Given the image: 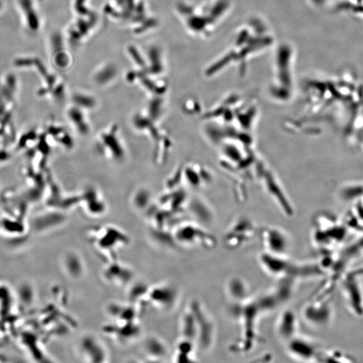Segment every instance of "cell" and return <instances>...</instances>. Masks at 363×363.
<instances>
[{
    "mask_svg": "<svg viewBox=\"0 0 363 363\" xmlns=\"http://www.w3.org/2000/svg\"><path fill=\"white\" fill-rule=\"evenodd\" d=\"M258 231L251 223L239 221L231 228L224 237V245L229 249H236L251 241Z\"/></svg>",
    "mask_w": 363,
    "mask_h": 363,
    "instance_id": "5b68a950",
    "label": "cell"
},
{
    "mask_svg": "<svg viewBox=\"0 0 363 363\" xmlns=\"http://www.w3.org/2000/svg\"><path fill=\"white\" fill-rule=\"evenodd\" d=\"M287 350L290 356L304 361L319 362L322 352L316 343L298 335L288 341Z\"/></svg>",
    "mask_w": 363,
    "mask_h": 363,
    "instance_id": "277c9868",
    "label": "cell"
},
{
    "mask_svg": "<svg viewBox=\"0 0 363 363\" xmlns=\"http://www.w3.org/2000/svg\"><path fill=\"white\" fill-rule=\"evenodd\" d=\"M347 308L354 316L363 317V286L360 276L352 271L345 274L340 282Z\"/></svg>",
    "mask_w": 363,
    "mask_h": 363,
    "instance_id": "6da1fadb",
    "label": "cell"
},
{
    "mask_svg": "<svg viewBox=\"0 0 363 363\" xmlns=\"http://www.w3.org/2000/svg\"><path fill=\"white\" fill-rule=\"evenodd\" d=\"M191 310L197 321L198 339L203 348H209L215 338V323L199 304H195Z\"/></svg>",
    "mask_w": 363,
    "mask_h": 363,
    "instance_id": "8992f818",
    "label": "cell"
},
{
    "mask_svg": "<svg viewBox=\"0 0 363 363\" xmlns=\"http://www.w3.org/2000/svg\"><path fill=\"white\" fill-rule=\"evenodd\" d=\"M180 241L189 245L200 246L206 249H213L217 244V239L213 235L204 229L196 227H187L181 232Z\"/></svg>",
    "mask_w": 363,
    "mask_h": 363,
    "instance_id": "52a82bcc",
    "label": "cell"
},
{
    "mask_svg": "<svg viewBox=\"0 0 363 363\" xmlns=\"http://www.w3.org/2000/svg\"><path fill=\"white\" fill-rule=\"evenodd\" d=\"M302 318L311 326L322 328L329 326L334 318L330 298H317L304 307Z\"/></svg>",
    "mask_w": 363,
    "mask_h": 363,
    "instance_id": "7a4b0ae2",
    "label": "cell"
},
{
    "mask_svg": "<svg viewBox=\"0 0 363 363\" xmlns=\"http://www.w3.org/2000/svg\"><path fill=\"white\" fill-rule=\"evenodd\" d=\"M226 291L234 304H241L250 299L249 286L241 278H230L226 285Z\"/></svg>",
    "mask_w": 363,
    "mask_h": 363,
    "instance_id": "9c48e42d",
    "label": "cell"
},
{
    "mask_svg": "<svg viewBox=\"0 0 363 363\" xmlns=\"http://www.w3.org/2000/svg\"><path fill=\"white\" fill-rule=\"evenodd\" d=\"M352 272L362 278L363 277V262L361 263L360 266L355 268Z\"/></svg>",
    "mask_w": 363,
    "mask_h": 363,
    "instance_id": "7c38bea8",
    "label": "cell"
},
{
    "mask_svg": "<svg viewBox=\"0 0 363 363\" xmlns=\"http://www.w3.org/2000/svg\"><path fill=\"white\" fill-rule=\"evenodd\" d=\"M354 361V360H352L348 355L338 350H332L329 352L322 351L320 358V362H351Z\"/></svg>",
    "mask_w": 363,
    "mask_h": 363,
    "instance_id": "8fae6325",
    "label": "cell"
},
{
    "mask_svg": "<svg viewBox=\"0 0 363 363\" xmlns=\"http://www.w3.org/2000/svg\"><path fill=\"white\" fill-rule=\"evenodd\" d=\"M0 8H1V3H0Z\"/></svg>",
    "mask_w": 363,
    "mask_h": 363,
    "instance_id": "4fadbf2b",
    "label": "cell"
},
{
    "mask_svg": "<svg viewBox=\"0 0 363 363\" xmlns=\"http://www.w3.org/2000/svg\"><path fill=\"white\" fill-rule=\"evenodd\" d=\"M264 252L274 255L285 256L290 246V239L285 232L278 228H264L260 231Z\"/></svg>",
    "mask_w": 363,
    "mask_h": 363,
    "instance_id": "3957f363",
    "label": "cell"
},
{
    "mask_svg": "<svg viewBox=\"0 0 363 363\" xmlns=\"http://www.w3.org/2000/svg\"><path fill=\"white\" fill-rule=\"evenodd\" d=\"M298 319L296 314L292 311H284L278 317L276 322V333L282 340L288 342L298 335Z\"/></svg>",
    "mask_w": 363,
    "mask_h": 363,
    "instance_id": "ba28073f",
    "label": "cell"
},
{
    "mask_svg": "<svg viewBox=\"0 0 363 363\" xmlns=\"http://www.w3.org/2000/svg\"><path fill=\"white\" fill-rule=\"evenodd\" d=\"M20 4L24 6L28 12L24 10V16L26 18V24L28 23L30 30L32 31H36L39 27V22L37 20V16H36V12L32 8L31 4L30 3V0H20Z\"/></svg>",
    "mask_w": 363,
    "mask_h": 363,
    "instance_id": "30bf717a",
    "label": "cell"
}]
</instances>
